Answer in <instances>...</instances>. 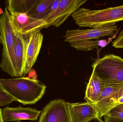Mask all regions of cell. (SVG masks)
<instances>
[{
    "label": "cell",
    "instance_id": "6da1fadb",
    "mask_svg": "<svg viewBox=\"0 0 123 122\" xmlns=\"http://www.w3.org/2000/svg\"><path fill=\"white\" fill-rule=\"evenodd\" d=\"M0 85L13 101L24 105L37 103L44 94L47 87L40 81L25 77L0 79Z\"/></svg>",
    "mask_w": 123,
    "mask_h": 122
},
{
    "label": "cell",
    "instance_id": "30bf717a",
    "mask_svg": "<svg viewBox=\"0 0 123 122\" xmlns=\"http://www.w3.org/2000/svg\"><path fill=\"white\" fill-rule=\"evenodd\" d=\"M67 106L71 122H89L99 118L94 105L87 102L76 103L67 102Z\"/></svg>",
    "mask_w": 123,
    "mask_h": 122
},
{
    "label": "cell",
    "instance_id": "ffe728a7",
    "mask_svg": "<svg viewBox=\"0 0 123 122\" xmlns=\"http://www.w3.org/2000/svg\"><path fill=\"white\" fill-rule=\"evenodd\" d=\"M103 117L104 119V120H103L104 122H123V120L110 118L105 116Z\"/></svg>",
    "mask_w": 123,
    "mask_h": 122
},
{
    "label": "cell",
    "instance_id": "5b68a950",
    "mask_svg": "<svg viewBox=\"0 0 123 122\" xmlns=\"http://www.w3.org/2000/svg\"><path fill=\"white\" fill-rule=\"evenodd\" d=\"M5 5L9 13L11 24L16 32L26 35L46 28L47 24L44 19L33 18L27 13L6 4Z\"/></svg>",
    "mask_w": 123,
    "mask_h": 122
},
{
    "label": "cell",
    "instance_id": "9c48e42d",
    "mask_svg": "<svg viewBox=\"0 0 123 122\" xmlns=\"http://www.w3.org/2000/svg\"><path fill=\"white\" fill-rule=\"evenodd\" d=\"M39 122H71L67 102L63 100H54L43 110Z\"/></svg>",
    "mask_w": 123,
    "mask_h": 122
},
{
    "label": "cell",
    "instance_id": "3957f363",
    "mask_svg": "<svg viewBox=\"0 0 123 122\" xmlns=\"http://www.w3.org/2000/svg\"><path fill=\"white\" fill-rule=\"evenodd\" d=\"M0 34L3 46L0 67L12 77H17L14 57L15 33L11 24L9 13L6 7L0 16Z\"/></svg>",
    "mask_w": 123,
    "mask_h": 122
},
{
    "label": "cell",
    "instance_id": "603a6c76",
    "mask_svg": "<svg viewBox=\"0 0 123 122\" xmlns=\"http://www.w3.org/2000/svg\"><path fill=\"white\" fill-rule=\"evenodd\" d=\"M0 43L2 44V41L1 39V36L0 34Z\"/></svg>",
    "mask_w": 123,
    "mask_h": 122
},
{
    "label": "cell",
    "instance_id": "7a4b0ae2",
    "mask_svg": "<svg viewBox=\"0 0 123 122\" xmlns=\"http://www.w3.org/2000/svg\"><path fill=\"white\" fill-rule=\"evenodd\" d=\"M72 16L81 27H100L123 21V5L100 10L80 8Z\"/></svg>",
    "mask_w": 123,
    "mask_h": 122
},
{
    "label": "cell",
    "instance_id": "cb8c5ba5",
    "mask_svg": "<svg viewBox=\"0 0 123 122\" xmlns=\"http://www.w3.org/2000/svg\"><path fill=\"white\" fill-rule=\"evenodd\" d=\"M0 90H1V91H4L3 90V89H2V88H1V86L0 85Z\"/></svg>",
    "mask_w": 123,
    "mask_h": 122
},
{
    "label": "cell",
    "instance_id": "e0dca14e",
    "mask_svg": "<svg viewBox=\"0 0 123 122\" xmlns=\"http://www.w3.org/2000/svg\"><path fill=\"white\" fill-rule=\"evenodd\" d=\"M105 116L123 120V104L117 105L111 109Z\"/></svg>",
    "mask_w": 123,
    "mask_h": 122
},
{
    "label": "cell",
    "instance_id": "44dd1931",
    "mask_svg": "<svg viewBox=\"0 0 123 122\" xmlns=\"http://www.w3.org/2000/svg\"><path fill=\"white\" fill-rule=\"evenodd\" d=\"M89 122H104L102 119L97 118L94 119Z\"/></svg>",
    "mask_w": 123,
    "mask_h": 122
},
{
    "label": "cell",
    "instance_id": "ba28073f",
    "mask_svg": "<svg viewBox=\"0 0 123 122\" xmlns=\"http://www.w3.org/2000/svg\"><path fill=\"white\" fill-rule=\"evenodd\" d=\"M87 1L86 0H60L57 8L44 19L47 24L46 28L52 26L59 27Z\"/></svg>",
    "mask_w": 123,
    "mask_h": 122
},
{
    "label": "cell",
    "instance_id": "8fae6325",
    "mask_svg": "<svg viewBox=\"0 0 123 122\" xmlns=\"http://www.w3.org/2000/svg\"><path fill=\"white\" fill-rule=\"evenodd\" d=\"M41 111L34 108L6 107L1 109L2 119L4 122H19L22 120H37Z\"/></svg>",
    "mask_w": 123,
    "mask_h": 122
},
{
    "label": "cell",
    "instance_id": "4fadbf2b",
    "mask_svg": "<svg viewBox=\"0 0 123 122\" xmlns=\"http://www.w3.org/2000/svg\"><path fill=\"white\" fill-rule=\"evenodd\" d=\"M15 45L14 57L17 78L24 77L25 74L26 48L29 34L23 35L14 31Z\"/></svg>",
    "mask_w": 123,
    "mask_h": 122
},
{
    "label": "cell",
    "instance_id": "7c38bea8",
    "mask_svg": "<svg viewBox=\"0 0 123 122\" xmlns=\"http://www.w3.org/2000/svg\"><path fill=\"white\" fill-rule=\"evenodd\" d=\"M43 40V35L40 31L29 34L26 48L25 74L30 71L39 56Z\"/></svg>",
    "mask_w": 123,
    "mask_h": 122
},
{
    "label": "cell",
    "instance_id": "277c9868",
    "mask_svg": "<svg viewBox=\"0 0 123 122\" xmlns=\"http://www.w3.org/2000/svg\"><path fill=\"white\" fill-rule=\"evenodd\" d=\"M93 71L102 80L103 86L123 84V58L113 54L96 59Z\"/></svg>",
    "mask_w": 123,
    "mask_h": 122
},
{
    "label": "cell",
    "instance_id": "52a82bcc",
    "mask_svg": "<svg viewBox=\"0 0 123 122\" xmlns=\"http://www.w3.org/2000/svg\"><path fill=\"white\" fill-rule=\"evenodd\" d=\"M123 96V84L103 86L99 97L94 105L98 113L99 118L102 119L109 111L117 105Z\"/></svg>",
    "mask_w": 123,
    "mask_h": 122
},
{
    "label": "cell",
    "instance_id": "2e32d148",
    "mask_svg": "<svg viewBox=\"0 0 123 122\" xmlns=\"http://www.w3.org/2000/svg\"><path fill=\"white\" fill-rule=\"evenodd\" d=\"M108 43L106 39H89L74 42L71 46L79 51H88L95 48L105 47Z\"/></svg>",
    "mask_w": 123,
    "mask_h": 122
},
{
    "label": "cell",
    "instance_id": "9a60e30c",
    "mask_svg": "<svg viewBox=\"0 0 123 122\" xmlns=\"http://www.w3.org/2000/svg\"><path fill=\"white\" fill-rule=\"evenodd\" d=\"M55 0H35L31 9L27 13L38 19H44L53 12L52 5Z\"/></svg>",
    "mask_w": 123,
    "mask_h": 122
},
{
    "label": "cell",
    "instance_id": "ac0fdd59",
    "mask_svg": "<svg viewBox=\"0 0 123 122\" xmlns=\"http://www.w3.org/2000/svg\"><path fill=\"white\" fill-rule=\"evenodd\" d=\"M13 100L4 91L0 90V107L9 105L13 102Z\"/></svg>",
    "mask_w": 123,
    "mask_h": 122
},
{
    "label": "cell",
    "instance_id": "d6986e66",
    "mask_svg": "<svg viewBox=\"0 0 123 122\" xmlns=\"http://www.w3.org/2000/svg\"><path fill=\"white\" fill-rule=\"evenodd\" d=\"M112 44L115 48H123V29L120 32L117 38L112 42Z\"/></svg>",
    "mask_w": 123,
    "mask_h": 122
},
{
    "label": "cell",
    "instance_id": "7402d4cb",
    "mask_svg": "<svg viewBox=\"0 0 123 122\" xmlns=\"http://www.w3.org/2000/svg\"><path fill=\"white\" fill-rule=\"evenodd\" d=\"M0 122H4L2 119V115H1V109H0Z\"/></svg>",
    "mask_w": 123,
    "mask_h": 122
},
{
    "label": "cell",
    "instance_id": "5bb4252c",
    "mask_svg": "<svg viewBox=\"0 0 123 122\" xmlns=\"http://www.w3.org/2000/svg\"><path fill=\"white\" fill-rule=\"evenodd\" d=\"M103 88L102 80L94 72L87 86L85 99L87 102L94 104L99 97Z\"/></svg>",
    "mask_w": 123,
    "mask_h": 122
},
{
    "label": "cell",
    "instance_id": "8992f818",
    "mask_svg": "<svg viewBox=\"0 0 123 122\" xmlns=\"http://www.w3.org/2000/svg\"><path fill=\"white\" fill-rule=\"evenodd\" d=\"M116 23L87 29H75L67 31L64 41L71 44L78 41L98 39L105 37H112L117 30Z\"/></svg>",
    "mask_w": 123,
    "mask_h": 122
}]
</instances>
